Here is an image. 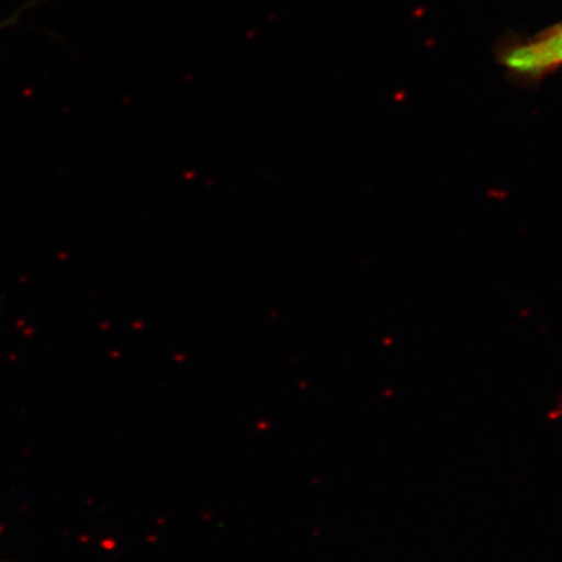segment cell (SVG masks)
Returning a JSON list of instances; mask_svg holds the SVG:
<instances>
[{
  "mask_svg": "<svg viewBox=\"0 0 562 562\" xmlns=\"http://www.w3.org/2000/svg\"><path fill=\"white\" fill-rule=\"evenodd\" d=\"M498 60L519 79L542 80L562 66V37L547 30L527 40H512L502 46Z\"/></svg>",
  "mask_w": 562,
  "mask_h": 562,
  "instance_id": "6da1fadb",
  "label": "cell"
},
{
  "mask_svg": "<svg viewBox=\"0 0 562 562\" xmlns=\"http://www.w3.org/2000/svg\"><path fill=\"white\" fill-rule=\"evenodd\" d=\"M548 31H550L553 34L561 35V37H562V23L551 26L550 30H548Z\"/></svg>",
  "mask_w": 562,
  "mask_h": 562,
  "instance_id": "7a4b0ae2",
  "label": "cell"
}]
</instances>
